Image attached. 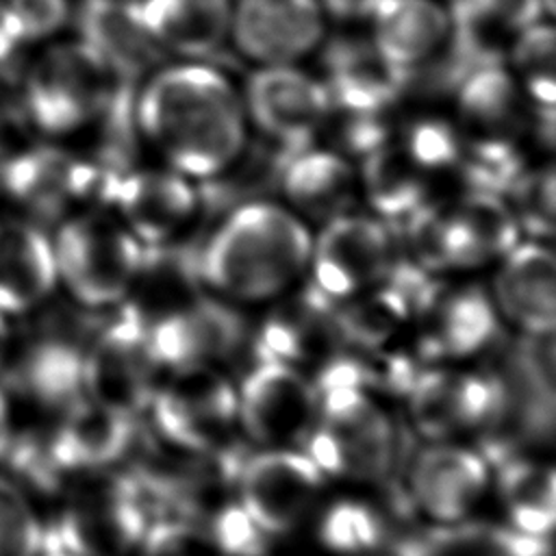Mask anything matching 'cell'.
Instances as JSON below:
<instances>
[{"mask_svg":"<svg viewBox=\"0 0 556 556\" xmlns=\"http://www.w3.org/2000/svg\"><path fill=\"white\" fill-rule=\"evenodd\" d=\"M119 167L56 143H26L0 163L2 191L35 222L65 217L102 206Z\"/></svg>","mask_w":556,"mask_h":556,"instance_id":"obj_6","label":"cell"},{"mask_svg":"<svg viewBox=\"0 0 556 556\" xmlns=\"http://www.w3.org/2000/svg\"><path fill=\"white\" fill-rule=\"evenodd\" d=\"M402 224V254L437 278L491 265L521 239L504 195L476 189L432 198Z\"/></svg>","mask_w":556,"mask_h":556,"instance_id":"obj_3","label":"cell"},{"mask_svg":"<svg viewBox=\"0 0 556 556\" xmlns=\"http://www.w3.org/2000/svg\"><path fill=\"white\" fill-rule=\"evenodd\" d=\"M132 417L111 410L85 395L63 410L61 421L43 437V443L50 463L65 476L117 460L132 443Z\"/></svg>","mask_w":556,"mask_h":556,"instance_id":"obj_27","label":"cell"},{"mask_svg":"<svg viewBox=\"0 0 556 556\" xmlns=\"http://www.w3.org/2000/svg\"><path fill=\"white\" fill-rule=\"evenodd\" d=\"M132 130L159 163L215 182L245 154L241 87L211 61L167 59L132 93Z\"/></svg>","mask_w":556,"mask_h":556,"instance_id":"obj_1","label":"cell"},{"mask_svg":"<svg viewBox=\"0 0 556 556\" xmlns=\"http://www.w3.org/2000/svg\"><path fill=\"white\" fill-rule=\"evenodd\" d=\"M146 528L148 515L135 486L128 476H119L46 528V547H61L74 556H124L139 545Z\"/></svg>","mask_w":556,"mask_h":556,"instance_id":"obj_13","label":"cell"},{"mask_svg":"<svg viewBox=\"0 0 556 556\" xmlns=\"http://www.w3.org/2000/svg\"><path fill=\"white\" fill-rule=\"evenodd\" d=\"M367 26L371 46L404 78V89L452 39V17L443 0H380Z\"/></svg>","mask_w":556,"mask_h":556,"instance_id":"obj_21","label":"cell"},{"mask_svg":"<svg viewBox=\"0 0 556 556\" xmlns=\"http://www.w3.org/2000/svg\"><path fill=\"white\" fill-rule=\"evenodd\" d=\"M213 541L226 556H265V532L243 510V506H226L213 519Z\"/></svg>","mask_w":556,"mask_h":556,"instance_id":"obj_41","label":"cell"},{"mask_svg":"<svg viewBox=\"0 0 556 556\" xmlns=\"http://www.w3.org/2000/svg\"><path fill=\"white\" fill-rule=\"evenodd\" d=\"M319 536L332 552L361 554L378 547L382 541V521L371 508L358 502H339L326 513Z\"/></svg>","mask_w":556,"mask_h":556,"instance_id":"obj_39","label":"cell"},{"mask_svg":"<svg viewBox=\"0 0 556 556\" xmlns=\"http://www.w3.org/2000/svg\"><path fill=\"white\" fill-rule=\"evenodd\" d=\"M13 439V432H11V413H9V402H7V395L0 391V458L4 456L9 443Z\"/></svg>","mask_w":556,"mask_h":556,"instance_id":"obj_45","label":"cell"},{"mask_svg":"<svg viewBox=\"0 0 556 556\" xmlns=\"http://www.w3.org/2000/svg\"><path fill=\"white\" fill-rule=\"evenodd\" d=\"M30 130L33 126L28 124L22 106L0 98V163L30 143Z\"/></svg>","mask_w":556,"mask_h":556,"instance_id":"obj_42","label":"cell"},{"mask_svg":"<svg viewBox=\"0 0 556 556\" xmlns=\"http://www.w3.org/2000/svg\"><path fill=\"white\" fill-rule=\"evenodd\" d=\"M117 87L104 63L76 37L48 43L28 65L20 106L33 126L50 137H63L102 122Z\"/></svg>","mask_w":556,"mask_h":556,"instance_id":"obj_4","label":"cell"},{"mask_svg":"<svg viewBox=\"0 0 556 556\" xmlns=\"http://www.w3.org/2000/svg\"><path fill=\"white\" fill-rule=\"evenodd\" d=\"M358 195L365 198L369 213L389 224L408 219L430 202L437 185L397 148L393 137L358 161Z\"/></svg>","mask_w":556,"mask_h":556,"instance_id":"obj_32","label":"cell"},{"mask_svg":"<svg viewBox=\"0 0 556 556\" xmlns=\"http://www.w3.org/2000/svg\"><path fill=\"white\" fill-rule=\"evenodd\" d=\"M406 395L417 430L443 439L484 421L495 400V378L419 369Z\"/></svg>","mask_w":556,"mask_h":556,"instance_id":"obj_29","label":"cell"},{"mask_svg":"<svg viewBox=\"0 0 556 556\" xmlns=\"http://www.w3.org/2000/svg\"><path fill=\"white\" fill-rule=\"evenodd\" d=\"M241 424L252 439L267 445L306 441L317 413L315 387L289 363L258 358L237 402Z\"/></svg>","mask_w":556,"mask_h":556,"instance_id":"obj_15","label":"cell"},{"mask_svg":"<svg viewBox=\"0 0 556 556\" xmlns=\"http://www.w3.org/2000/svg\"><path fill=\"white\" fill-rule=\"evenodd\" d=\"M321 74L332 109L391 111L404 96V78L376 52L369 37L343 35L321 43Z\"/></svg>","mask_w":556,"mask_h":556,"instance_id":"obj_24","label":"cell"},{"mask_svg":"<svg viewBox=\"0 0 556 556\" xmlns=\"http://www.w3.org/2000/svg\"><path fill=\"white\" fill-rule=\"evenodd\" d=\"M52 235L30 217H0V311L22 315L56 289Z\"/></svg>","mask_w":556,"mask_h":556,"instance_id":"obj_26","label":"cell"},{"mask_svg":"<svg viewBox=\"0 0 556 556\" xmlns=\"http://www.w3.org/2000/svg\"><path fill=\"white\" fill-rule=\"evenodd\" d=\"M521 239L549 241L554 235V167L526 165L504 191Z\"/></svg>","mask_w":556,"mask_h":556,"instance_id":"obj_37","label":"cell"},{"mask_svg":"<svg viewBox=\"0 0 556 556\" xmlns=\"http://www.w3.org/2000/svg\"><path fill=\"white\" fill-rule=\"evenodd\" d=\"M486 482L484 460L458 447L426 450L413 469L417 504L441 521L460 519L478 502Z\"/></svg>","mask_w":556,"mask_h":556,"instance_id":"obj_31","label":"cell"},{"mask_svg":"<svg viewBox=\"0 0 556 556\" xmlns=\"http://www.w3.org/2000/svg\"><path fill=\"white\" fill-rule=\"evenodd\" d=\"M202 204V185L163 163L119 167L104 198V208L143 248L176 243L198 219Z\"/></svg>","mask_w":556,"mask_h":556,"instance_id":"obj_10","label":"cell"},{"mask_svg":"<svg viewBox=\"0 0 556 556\" xmlns=\"http://www.w3.org/2000/svg\"><path fill=\"white\" fill-rule=\"evenodd\" d=\"M237 413V395L228 380L208 365L176 367L172 380L154 395L156 430L174 445L191 452L228 447V426Z\"/></svg>","mask_w":556,"mask_h":556,"instance_id":"obj_12","label":"cell"},{"mask_svg":"<svg viewBox=\"0 0 556 556\" xmlns=\"http://www.w3.org/2000/svg\"><path fill=\"white\" fill-rule=\"evenodd\" d=\"M491 302L526 334H552L556 321V261L549 241L519 239L497 258Z\"/></svg>","mask_w":556,"mask_h":556,"instance_id":"obj_20","label":"cell"},{"mask_svg":"<svg viewBox=\"0 0 556 556\" xmlns=\"http://www.w3.org/2000/svg\"><path fill=\"white\" fill-rule=\"evenodd\" d=\"M504 63L534 115H554L556 41L549 17L519 30L504 50Z\"/></svg>","mask_w":556,"mask_h":556,"instance_id":"obj_34","label":"cell"},{"mask_svg":"<svg viewBox=\"0 0 556 556\" xmlns=\"http://www.w3.org/2000/svg\"><path fill=\"white\" fill-rule=\"evenodd\" d=\"M393 141L434 185L456 178L465 137L454 117L419 113L395 124Z\"/></svg>","mask_w":556,"mask_h":556,"instance_id":"obj_36","label":"cell"},{"mask_svg":"<svg viewBox=\"0 0 556 556\" xmlns=\"http://www.w3.org/2000/svg\"><path fill=\"white\" fill-rule=\"evenodd\" d=\"M415 319L421 321L419 356L424 361L473 354L497 334V311L489 291L478 285L447 287L439 280Z\"/></svg>","mask_w":556,"mask_h":556,"instance_id":"obj_23","label":"cell"},{"mask_svg":"<svg viewBox=\"0 0 556 556\" xmlns=\"http://www.w3.org/2000/svg\"><path fill=\"white\" fill-rule=\"evenodd\" d=\"M11 350V328L7 321V315L0 311V365L7 361Z\"/></svg>","mask_w":556,"mask_h":556,"instance_id":"obj_46","label":"cell"},{"mask_svg":"<svg viewBox=\"0 0 556 556\" xmlns=\"http://www.w3.org/2000/svg\"><path fill=\"white\" fill-rule=\"evenodd\" d=\"M135 4L167 59L208 61L228 46L232 0H135Z\"/></svg>","mask_w":556,"mask_h":556,"instance_id":"obj_28","label":"cell"},{"mask_svg":"<svg viewBox=\"0 0 556 556\" xmlns=\"http://www.w3.org/2000/svg\"><path fill=\"white\" fill-rule=\"evenodd\" d=\"M328 22L361 24L369 20L380 0H317Z\"/></svg>","mask_w":556,"mask_h":556,"instance_id":"obj_43","label":"cell"},{"mask_svg":"<svg viewBox=\"0 0 556 556\" xmlns=\"http://www.w3.org/2000/svg\"><path fill=\"white\" fill-rule=\"evenodd\" d=\"M500 493L519 532L547 536L556 517V482L547 465L510 458L500 465Z\"/></svg>","mask_w":556,"mask_h":556,"instance_id":"obj_35","label":"cell"},{"mask_svg":"<svg viewBox=\"0 0 556 556\" xmlns=\"http://www.w3.org/2000/svg\"><path fill=\"white\" fill-rule=\"evenodd\" d=\"M72 22L76 37L126 93H135L139 83L167 61L143 26L135 0H78Z\"/></svg>","mask_w":556,"mask_h":556,"instance_id":"obj_16","label":"cell"},{"mask_svg":"<svg viewBox=\"0 0 556 556\" xmlns=\"http://www.w3.org/2000/svg\"><path fill=\"white\" fill-rule=\"evenodd\" d=\"M46 528L24 491L0 476V556H39Z\"/></svg>","mask_w":556,"mask_h":556,"instance_id":"obj_38","label":"cell"},{"mask_svg":"<svg viewBox=\"0 0 556 556\" xmlns=\"http://www.w3.org/2000/svg\"><path fill=\"white\" fill-rule=\"evenodd\" d=\"M328 20L317 0H232V46L254 67L302 65L326 41Z\"/></svg>","mask_w":556,"mask_h":556,"instance_id":"obj_11","label":"cell"},{"mask_svg":"<svg viewBox=\"0 0 556 556\" xmlns=\"http://www.w3.org/2000/svg\"><path fill=\"white\" fill-rule=\"evenodd\" d=\"M39 556H74V554H70V552H65L61 547H46Z\"/></svg>","mask_w":556,"mask_h":556,"instance_id":"obj_47","label":"cell"},{"mask_svg":"<svg viewBox=\"0 0 556 556\" xmlns=\"http://www.w3.org/2000/svg\"><path fill=\"white\" fill-rule=\"evenodd\" d=\"M241 506L265 534L291 530L321 486V469L306 456L271 450L243 460Z\"/></svg>","mask_w":556,"mask_h":556,"instance_id":"obj_18","label":"cell"},{"mask_svg":"<svg viewBox=\"0 0 556 556\" xmlns=\"http://www.w3.org/2000/svg\"><path fill=\"white\" fill-rule=\"evenodd\" d=\"M341 343L337 304L306 282L263 321L256 339V358L280 363L328 361L339 354Z\"/></svg>","mask_w":556,"mask_h":556,"instance_id":"obj_25","label":"cell"},{"mask_svg":"<svg viewBox=\"0 0 556 556\" xmlns=\"http://www.w3.org/2000/svg\"><path fill=\"white\" fill-rule=\"evenodd\" d=\"M311 241V224L280 200H243L195 250L198 280L226 302L274 300L306 276Z\"/></svg>","mask_w":556,"mask_h":556,"instance_id":"obj_2","label":"cell"},{"mask_svg":"<svg viewBox=\"0 0 556 556\" xmlns=\"http://www.w3.org/2000/svg\"><path fill=\"white\" fill-rule=\"evenodd\" d=\"M395 556H549L547 536L486 523L434 528L404 539Z\"/></svg>","mask_w":556,"mask_h":556,"instance_id":"obj_33","label":"cell"},{"mask_svg":"<svg viewBox=\"0 0 556 556\" xmlns=\"http://www.w3.org/2000/svg\"><path fill=\"white\" fill-rule=\"evenodd\" d=\"M156 361L150 350V319L130 300L98 328L85 348V395L132 417L152 400Z\"/></svg>","mask_w":556,"mask_h":556,"instance_id":"obj_8","label":"cell"},{"mask_svg":"<svg viewBox=\"0 0 556 556\" xmlns=\"http://www.w3.org/2000/svg\"><path fill=\"white\" fill-rule=\"evenodd\" d=\"M276 172L280 202L306 224L348 213L358 198L354 161L321 141L282 152Z\"/></svg>","mask_w":556,"mask_h":556,"instance_id":"obj_19","label":"cell"},{"mask_svg":"<svg viewBox=\"0 0 556 556\" xmlns=\"http://www.w3.org/2000/svg\"><path fill=\"white\" fill-rule=\"evenodd\" d=\"M402 258L393 224L365 211H348L317 226L311 241L308 285L334 304L380 282Z\"/></svg>","mask_w":556,"mask_h":556,"instance_id":"obj_7","label":"cell"},{"mask_svg":"<svg viewBox=\"0 0 556 556\" xmlns=\"http://www.w3.org/2000/svg\"><path fill=\"white\" fill-rule=\"evenodd\" d=\"M24 39L13 22V15L4 0H0V67L15 59V54L24 48Z\"/></svg>","mask_w":556,"mask_h":556,"instance_id":"obj_44","label":"cell"},{"mask_svg":"<svg viewBox=\"0 0 556 556\" xmlns=\"http://www.w3.org/2000/svg\"><path fill=\"white\" fill-rule=\"evenodd\" d=\"M85 348L87 343L65 332H46L33 339L11 369L15 391L39 406L63 413L85 397Z\"/></svg>","mask_w":556,"mask_h":556,"instance_id":"obj_30","label":"cell"},{"mask_svg":"<svg viewBox=\"0 0 556 556\" xmlns=\"http://www.w3.org/2000/svg\"><path fill=\"white\" fill-rule=\"evenodd\" d=\"M24 43L56 37L74 17L72 0H4Z\"/></svg>","mask_w":556,"mask_h":556,"instance_id":"obj_40","label":"cell"},{"mask_svg":"<svg viewBox=\"0 0 556 556\" xmlns=\"http://www.w3.org/2000/svg\"><path fill=\"white\" fill-rule=\"evenodd\" d=\"M243 339L241 313L213 293H195L150 317V350L156 365H208V361L232 356Z\"/></svg>","mask_w":556,"mask_h":556,"instance_id":"obj_14","label":"cell"},{"mask_svg":"<svg viewBox=\"0 0 556 556\" xmlns=\"http://www.w3.org/2000/svg\"><path fill=\"white\" fill-rule=\"evenodd\" d=\"M239 87L250 130L276 150L289 152L321 139L332 100L319 74L302 65H261Z\"/></svg>","mask_w":556,"mask_h":556,"instance_id":"obj_9","label":"cell"},{"mask_svg":"<svg viewBox=\"0 0 556 556\" xmlns=\"http://www.w3.org/2000/svg\"><path fill=\"white\" fill-rule=\"evenodd\" d=\"M52 245L59 282L87 308L128 300L146 258V248L102 206L59 222Z\"/></svg>","mask_w":556,"mask_h":556,"instance_id":"obj_5","label":"cell"},{"mask_svg":"<svg viewBox=\"0 0 556 556\" xmlns=\"http://www.w3.org/2000/svg\"><path fill=\"white\" fill-rule=\"evenodd\" d=\"M317 393L321 428L337 450V473L378 480L393 465L395 434L365 389L334 387Z\"/></svg>","mask_w":556,"mask_h":556,"instance_id":"obj_17","label":"cell"},{"mask_svg":"<svg viewBox=\"0 0 556 556\" xmlns=\"http://www.w3.org/2000/svg\"><path fill=\"white\" fill-rule=\"evenodd\" d=\"M454 122L467 141H517L532 109L504 61L471 67L452 89Z\"/></svg>","mask_w":556,"mask_h":556,"instance_id":"obj_22","label":"cell"}]
</instances>
